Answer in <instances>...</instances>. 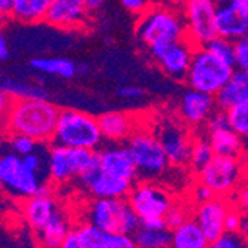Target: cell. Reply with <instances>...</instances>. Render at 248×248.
Here are the masks:
<instances>
[{
    "label": "cell",
    "instance_id": "33",
    "mask_svg": "<svg viewBox=\"0 0 248 248\" xmlns=\"http://www.w3.org/2000/svg\"><path fill=\"white\" fill-rule=\"evenodd\" d=\"M205 48L214 54L217 58L223 60L224 62H228L231 65L235 67V42L229 40V39H224L220 36H216L213 40H210Z\"/></svg>",
    "mask_w": 248,
    "mask_h": 248
},
{
    "label": "cell",
    "instance_id": "36",
    "mask_svg": "<svg viewBox=\"0 0 248 248\" xmlns=\"http://www.w3.org/2000/svg\"><path fill=\"white\" fill-rule=\"evenodd\" d=\"M9 146L12 147V152H15L19 156H26L31 152H34L39 146V143L27 137V135L22 134H12L9 139Z\"/></svg>",
    "mask_w": 248,
    "mask_h": 248
},
{
    "label": "cell",
    "instance_id": "56",
    "mask_svg": "<svg viewBox=\"0 0 248 248\" xmlns=\"http://www.w3.org/2000/svg\"><path fill=\"white\" fill-rule=\"evenodd\" d=\"M3 192H5V186H3V182H2V178H0V196L3 195Z\"/></svg>",
    "mask_w": 248,
    "mask_h": 248
},
{
    "label": "cell",
    "instance_id": "38",
    "mask_svg": "<svg viewBox=\"0 0 248 248\" xmlns=\"http://www.w3.org/2000/svg\"><path fill=\"white\" fill-rule=\"evenodd\" d=\"M214 196H216L214 192L201 182H196V185L190 189V199L193 202V205L204 204V202L213 199Z\"/></svg>",
    "mask_w": 248,
    "mask_h": 248
},
{
    "label": "cell",
    "instance_id": "40",
    "mask_svg": "<svg viewBox=\"0 0 248 248\" xmlns=\"http://www.w3.org/2000/svg\"><path fill=\"white\" fill-rule=\"evenodd\" d=\"M116 94L122 100L134 101V100H140L141 97H144V89L135 85H125V86L118 88Z\"/></svg>",
    "mask_w": 248,
    "mask_h": 248
},
{
    "label": "cell",
    "instance_id": "14",
    "mask_svg": "<svg viewBox=\"0 0 248 248\" xmlns=\"http://www.w3.org/2000/svg\"><path fill=\"white\" fill-rule=\"evenodd\" d=\"M232 208V202H229L224 196H214L204 204L193 205L192 214L201 229L204 231L208 241L213 242L223 233H226L224 220H226V216Z\"/></svg>",
    "mask_w": 248,
    "mask_h": 248
},
{
    "label": "cell",
    "instance_id": "30",
    "mask_svg": "<svg viewBox=\"0 0 248 248\" xmlns=\"http://www.w3.org/2000/svg\"><path fill=\"white\" fill-rule=\"evenodd\" d=\"M137 248H170L171 247V231H152L139 228L132 235Z\"/></svg>",
    "mask_w": 248,
    "mask_h": 248
},
{
    "label": "cell",
    "instance_id": "17",
    "mask_svg": "<svg viewBox=\"0 0 248 248\" xmlns=\"http://www.w3.org/2000/svg\"><path fill=\"white\" fill-rule=\"evenodd\" d=\"M97 162L100 168L119 178H126L134 182L139 177V170L128 146L108 144L97 150Z\"/></svg>",
    "mask_w": 248,
    "mask_h": 248
},
{
    "label": "cell",
    "instance_id": "57",
    "mask_svg": "<svg viewBox=\"0 0 248 248\" xmlns=\"http://www.w3.org/2000/svg\"><path fill=\"white\" fill-rule=\"evenodd\" d=\"M245 40L248 42V31H247V36H245Z\"/></svg>",
    "mask_w": 248,
    "mask_h": 248
},
{
    "label": "cell",
    "instance_id": "28",
    "mask_svg": "<svg viewBox=\"0 0 248 248\" xmlns=\"http://www.w3.org/2000/svg\"><path fill=\"white\" fill-rule=\"evenodd\" d=\"M210 241L195 218H189L180 228L171 231L170 248H208Z\"/></svg>",
    "mask_w": 248,
    "mask_h": 248
},
{
    "label": "cell",
    "instance_id": "8",
    "mask_svg": "<svg viewBox=\"0 0 248 248\" xmlns=\"http://www.w3.org/2000/svg\"><path fill=\"white\" fill-rule=\"evenodd\" d=\"M198 182L208 186L216 196L233 193L244 180V167L239 157L214 156L213 161L198 174Z\"/></svg>",
    "mask_w": 248,
    "mask_h": 248
},
{
    "label": "cell",
    "instance_id": "32",
    "mask_svg": "<svg viewBox=\"0 0 248 248\" xmlns=\"http://www.w3.org/2000/svg\"><path fill=\"white\" fill-rule=\"evenodd\" d=\"M229 126L244 141H248V101L236 104L226 110Z\"/></svg>",
    "mask_w": 248,
    "mask_h": 248
},
{
    "label": "cell",
    "instance_id": "52",
    "mask_svg": "<svg viewBox=\"0 0 248 248\" xmlns=\"http://www.w3.org/2000/svg\"><path fill=\"white\" fill-rule=\"evenodd\" d=\"M235 3L248 15V0H235Z\"/></svg>",
    "mask_w": 248,
    "mask_h": 248
},
{
    "label": "cell",
    "instance_id": "5",
    "mask_svg": "<svg viewBox=\"0 0 248 248\" xmlns=\"http://www.w3.org/2000/svg\"><path fill=\"white\" fill-rule=\"evenodd\" d=\"M88 223L110 232L134 235L140 228V217L135 214L126 198L122 199H95L86 211Z\"/></svg>",
    "mask_w": 248,
    "mask_h": 248
},
{
    "label": "cell",
    "instance_id": "24",
    "mask_svg": "<svg viewBox=\"0 0 248 248\" xmlns=\"http://www.w3.org/2000/svg\"><path fill=\"white\" fill-rule=\"evenodd\" d=\"M218 108L229 110L231 107L248 101V72L236 70L216 95Z\"/></svg>",
    "mask_w": 248,
    "mask_h": 248
},
{
    "label": "cell",
    "instance_id": "18",
    "mask_svg": "<svg viewBox=\"0 0 248 248\" xmlns=\"http://www.w3.org/2000/svg\"><path fill=\"white\" fill-rule=\"evenodd\" d=\"M89 12L83 0H52L46 24L61 30H75L86 24Z\"/></svg>",
    "mask_w": 248,
    "mask_h": 248
},
{
    "label": "cell",
    "instance_id": "26",
    "mask_svg": "<svg viewBox=\"0 0 248 248\" xmlns=\"http://www.w3.org/2000/svg\"><path fill=\"white\" fill-rule=\"evenodd\" d=\"M70 231L72 228L69 218L58 210L43 228L36 231L37 244L40 248H60L61 242Z\"/></svg>",
    "mask_w": 248,
    "mask_h": 248
},
{
    "label": "cell",
    "instance_id": "3",
    "mask_svg": "<svg viewBox=\"0 0 248 248\" xmlns=\"http://www.w3.org/2000/svg\"><path fill=\"white\" fill-rule=\"evenodd\" d=\"M104 137L100 129L98 118L76 108H62L54 132V144L97 150Z\"/></svg>",
    "mask_w": 248,
    "mask_h": 248
},
{
    "label": "cell",
    "instance_id": "55",
    "mask_svg": "<svg viewBox=\"0 0 248 248\" xmlns=\"http://www.w3.org/2000/svg\"><path fill=\"white\" fill-rule=\"evenodd\" d=\"M88 73V65L86 64H78V75H85Z\"/></svg>",
    "mask_w": 248,
    "mask_h": 248
},
{
    "label": "cell",
    "instance_id": "2",
    "mask_svg": "<svg viewBox=\"0 0 248 248\" xmlns=\"http://www.w3.org/2000/svg\"><path fill=\"white\" fill-rule=\"evenodd\" d=\"M135 34L147 48L183 40L187 36L183 12L164 3L153 5L139 16Z\"/></svg>",
    "mask_w": 248,
    "mask_h": 248
},
{
    "label": "cell",
    "instance_id": "45",
    "mask_svg": "<svg viewBox=\"0 0 248 248\" xmlns=\"http://www.w3.org/2000/svg\"><path fill=\"white\" fill-rule=\"evenodd\" d=\"M21 157H22V162H24V165L30 171H33V172H39L40 171V168H42V157H40V155L36 150L29 153V155H26V156H21Z\"/></svg>",
    "mask_w": 248,
    "mask_h": 248
},
{
    "label": "cell",
    "instance_id": "46",
    "mask_svg": "<svg viewBox=\"0 0 248 248\" xmlns=\"http://www.w3.org/2000/svg\"><path fill=\"white\" fill-rule=\"evenodd\" d=\"M12 103H14V98L5 91L2 86H0V119H5Z\"/></svg>",
    "mask_w": 248,
    "mask_h": 248
},
{
    "label": "cell",
    "instance_id": "10",
    "mask_svg": "<svg viewBox=\"0 0 248 248\" xmlns=\"http://www.w3.org/2000/svg\"><path fill=\"white\" fill-rule=\"evenodd\" d=\"M193 45L187 40H177L171 43L156 45L149 48L150 58L159 69L175 80H185L195 52Z\"/></svg>",
    "mask_w": 248,
    "mask_h": 248
},
{
    "label": "cell",
    "instance_id": "29",
    "mask_svg": "<svg viewBox=\"0 0 248 248\" xmlns=\"http://www.w3.org/2000/svg\"><path fill=\"white\" fill-rule=\"evenodd\" d=\"M0 86L14 98V100H48L49 93L46 88H43L39 83L27 82L16 78H2L0 79Z\"/></svg>",
    "mask_w": 248,
    "mask_h": 248
},
{
    "label": "cell",
    "instance_id": "44",
    "mask_svg": "<svg viewBox=\"0 0 248 248\" xmlns=\"http://www.w3.org/2000/svg\"><path fill=\"white\" fill-rule=\"evenodd\" d=\"M140 228L152 229V231L167 229L164 217H143V218H140Z\"/></svg>",
    "mask_w": 248,
    "mask_h": 248
},
{
    "label": "cell",
    "instance_id": "19",
    "mask_svg": "<svg viewBox=\"0 0 248 248\" xmlns=\"http://www.w3.org/2000/svg\"><path fill=\"white\" fill-rule=\"evenodd\" d=\"M103 137L111 143L128 141L137 131L139 122L125 111H107L98 118Z\"/></svg>",
    "mask_w": 248,
    "mask_h": 248
},
{
    "label": "cell",
    "instance_id": "1",
    "mask_svg": "<svg viewBox=\"0 0 248 248\" xmlns=\"http://www.w3.org/2000/svg\"><path fill=\"white\" fill-rule=\"evenodd\" d=\"M60 108L49 100H14L3 119L5 129L12 134H22L37 143L52 141Z\"/></svg>",
    "mask_w": 248,
    "mask_h": 248
},
{
    "label": "cell",
    "instance_id": "53",
    "mask_svg": "<svg viewBox=\"0 0 248 248\" xmlns=\"http://www.w3.org/2000/svg\"><path fill=\"white\" fill-rule=\"evenodd\" d=\"M242 167H244V178L248 180V153H245V157L242 159Z\"/></svg>",
    "mask_w": 248,
    "mask_h": 248
},
{
    "label": "cell",
    "instance_id": "34",
    "mask_svg": "<svg viewBox=\"0 0 248 248\" xmlns=\"http://www.w3.org/2000/svg\"><path fill=\"white\" fill-rule=\"evenodd\" d=\"M190 216H192L190 208L185 202H174L170 207V210L167 211V214L164 216L165 226L168 231H174L182 226V224H185L189 218H192Z\"/></svg>",
    "mask_w": 248,
    "mask_h": 248
},
{
    "label": "cell",
    "instance_id": "51",
    "mask_svg": "<svg viewBox=\"0 0 248 248\" xmlns=\"http://www.w3.org/2000/svg\"><path fill=\"white\" fill-rule=\"evenodd\" d=\"M239 233L248 238V214H242L241 218V226H239Z\"/></svg>",
    "mask_w": 248,
    "mask_h": 248
},
{
    "label": "cell",
    "instance_id": "22",
    "mask_svg": "<svg viewBox=\"0 0 248 248\" xmlns=\"http://www.w3.org/2000/svg\"><path fill=\"white\" fill-rule=\"evenodd\" d=\"M48 174L52 183L61 185L78 177L72 147L54 144L48 152Z\"/></svg>",
    "mask_w": 248,
    "mask_h": 248
},
{
    "label": "cell",
    "instance_id": "42",
    "mask_svg": "<svg viewBox=\"0 0 248 248\" xmlns=\"http://www.w3.org/2000/svg\"><path fill=\"white\" fill-rule=\"evenodd\" d=\"M241 218H242V213L233 207L226 216V220H224V229H226V232H239Z\"/></svg>",
    "mask_w": 248,
    "mask_h": 248
},
{
    "label": "cell",
    "instance_id": "9",
    "mask_svg": "<svg viewBox=\"0 0 248 248\" xmlns=\"http://www.w3.org/2000/svg\"><path fill=\"white\" fill-rule=\"evenodd\" d=\"M217 0H189L183 8L187 36L186 39L193 46H205L217 36L216 31Z\"/></svg>",
    "mask_w": 248,
    "mask_h": 248
},
{
    "label": "cell",
    "instance_id": "21",
    "mask_svg": "<svg viewBox=\"0 0 248 248\" xmlns=\"http://www.w3.org/2000/svg\"><path fill=\"white\" fill-rule=\"evenodd\" d=\"M57 211L58 205L52 193L31 196L24 199V204H22V216L29 223V226L34 231L43 228Z\"/></svg>",
    "mask_w": 248,
    "mask_h": 248
},
{
    "label": "cell",
    "instance_id": "31",
    "mask_svg": "<svg viewBox=\"0 0 248 248\" xmlns=\"http://www.w3.org/2000/svg\"><path fill=\"white\" fill-rule=\"evenodd\" d=\"M214 152L213 147L208 141L207 137H195L193 143H192V149H190V159H189V167L190 170L198 174L201 170H204L214 157Z\"/></svg>",
    "mask_w": 248,
    "mask_h": 248
},
{
    "label": "cell",
    "instance_id": "35",
    "mask_svg": "<svg viewBox=\"0 0 248 248\" xmlns=\"http://www.w3.org/2000/svg\"><path fill=\"white\" fill-rule=\"evenodd\" d=\"M208 248H248V238L239 232H226L210 242Z\"/></svg>",
    "mask_w": 248,
    "mask_h": 248
},
{
    "label": "cell",
    "instance_id": "37",
    "mask_svg": "<svg viewBox=\"0 0 248 248\" xmlns=\"http://www.w3.org/2000/svg\"><path fill=\"white\" fill-rule=\"evenodd\" d=\"M235 69L248 72V42L245 39L235 42Z\"/></svg>",
    "mask_w": 248,
    "mask_h": 248
},
{
    "label": "cell",
    "instance_id": "13",
    "mask_svg": "<svg viewBox=\"0 0 248 248\" xmlns=\"http://www.w3.org/2000/svg\"><path fill=\"white\" fill-rule=\"evenodd\" d=\"M78 180L83 186V189L91 196H94L95 199L128 198V195L134 186V182H131V180L113 177V175L104 172L100 168L98 162H95L94 167H91L82 175H79Z\"/></svg>",
    "mask_w": 248,
    "mask_h": 248
},
{
    "label": "cell",
    "instance_id": "6",
    "mask_svg": "<svg viewBox=\"0 0 248 248\" xmlns=\"http://www.w3.org/2000/svg\"><path fill=\"white\" fill-rule=\"evenodd\" d=\"M126 146L129 147L135 165H137L139 177L143 180L150 182L167 171L170 161L155 131L139 126L129 137Z\"/></svg>",
    "mask_w": 248,
    "mask_h": 248
},
{
    "label": "cell",
    "instance_id": "41",
    "mask_svg": "<svg viewBox=\"0 0 248 248\" xmlns=\"http://www.w3.org/2000/svg\"><path fill=\"white\" fill-rule=\"evenodd\" d=\"M121 3L126 11H129L131 14L139 15V16L152 6L150 0H121Z\"/></svg>",
    "mask_w": 248,
    "mask_h": 248
},
{
    "label": "cell",
    "instance_id": "43",
    "mask_svg": "<svg viewBox=\"0 0 248 248\" xmlns=\"http://www.w3.org/2000/svg\"><path fill=\"white\" fill-rule=\"evenodd\" d=\"M60 248H85L83 245V241L79 235V231L78 229H72L67 236L64 238V241L61 242Z\"/></svg>",
    "mask_w": 248,
    "mask_h": 248
},
{
    "label": "cell",
    "instance_id": "16",
    "mask_svg": "<svg viewBox=\"0 0 248 248\" xmlns=\"http://www.w3.org/2000/svg\"><path fill=\"white\" fill-rule=\"evenodd\" d=\"M216 31L217 36L232 42L245 39L248 31V15L235 3V0H217Z\"/></svg>",
    "mask_w": 248,
    "mask_h": 248
},
{
    "label": "cell",
    "instance_id": "15",
    "mask_svg": "<svg viewBox=\"0 0 248 248\" xmlns=\"http://www.w3.org/2000/svg\"><path fill=\"white\" fill-rule=\"evenodd\" d=\"M218 108L216 97L189 88L178 103V116L186 126H205Z\"/></svg>",
    "mask_w": 248,
    "mask_h": 248
},
{
    "label": "cell",
    "instance_id": "48",
    "mask_svg": "<svg viewBox=\"0 0 248 248\" xmlns=\"http://www.w3.org/2000/svg\"><path fill=\"white\" fill-rule=\"evenodd\" d=\"M83 3H85V6H86L89 14H94V12H97L103 6L104 0H83Z\"/></svg>",
    "mask_w": 248,
    "mask_h": 248
},
{
    "label": "cell",
    "instance_id": "12",
    "mask_svg": "<svg viewBox=\"0 0 248 248\" xmlns=\"http://www.w3.org/2000/svg\"><path fill=\"white\" fill-rule=\"evenodd\" d=\"M126 199L140 218L164 217L174 204V199L168 190L149 180H143L132 186Z\"/></svg>",
    "mask_w": 248,
    "mask_h": 248
},
{
    "label": "cell",
    "instance_id": "27",
    "mask_svg": "<svg viewBox=\"0 0 248 248\" xmlns=\"http://www.w3.org/2000/svg\"><path fill=\"white\" fill-rule=\"evenodd\" d=\"M30 67L40 75L72 79L78 75V64L64 57H39L30 60Z\"/></svg>",
    "mask_w": 248,
    "mask_h": 248
},
{
    "label": "cell",
    "instance_id": "50",
    "mask_svg": "<svg viewBox=\"0 0 248 248\" xmlns=\"http://www.w3.org/2000/svg\"><path fill=\"white\" fill-rule=\"evenodd\" d=\"M189 3V0H164V5L171 6L174 9H183Z\"/></svg>",
    "mask_w": 248,
    "mask_h": 248
},
{
    "label": "cell",
    "instance_id": "25",
    "mask_svg": "<svg viewBox=\"0 0 248 248\" xmlns=\"http://www.w3.org/2000/svg\"><path fill=\"white\" fill-rule=\"evenodd\" d=\"M52 0H14L9 19L19 24H40L46 21Z\"/></svg>",
    "mask_w": 248,
    "mask_h": 248
},
{
    "label": "cell",
    "instance_id": "49",
    "mask_svg": "<svg viewBox=\"0 0 248 248\" xmlns=\"http://www.w3.org/2000/svg\"><path fill=\"white\" fill-rule=\"evenodd\" d=\"M12 5H14V0H0V14L9 16L12 11Z\"/></svg>",
    "mask_w": 248,
    "mask_h": 248
},
{
    "label": "cell",
    "instance_id": "4",
    "mask_svg": "<svg viewBox=\"0 0 248 248\" xmlns=\"http://www.w3.org/2000/svg\"><path fill=\"white\" fill-rule=\"evenodd\" d=\"M235 67L211 54L205 46L195 48L185 82L189 88L210 95H217L228 83Z\"/></svg>",
    "mask_w": 248,
    "mask_h": 248
},
{
    "label": "cell",
    "instance_id": "20",
    "mask_svg": "<svg viewBox=\"0 0 248 248\" xmlns=\"http://www.w3.org/2000/svg\"><path fill=\"white\" fill-rule=\"evenodd\" d=\"M78 231L85 248H137L132 235L104 232L91 223L80 224Z\"/></svg>",
    "mask_w": 248,
    "mask_h": 248
},
{
    "label": "cell",
    "instance_id": "23",
    "mask_svg": "<svg viewBox=\"0 0 248 248\" xmlns=\"http://www.w3.org/2000/svg\"><path fill=\"white\" fill-rule=\"evenodd\" d=\"M205 137L208 139L216 156L239 157V159H242V156L245 153L244 140L231 126L207 131Z\"/></svg>",
    "mask_w": 248,
    "mask_h": 248
},
{
    "label": "cell",
    "instance_id": "54",
    "mask_svg": "<svg viewBox=\"0 0 248 248\" xmlns=\"http://www.w3.org/2000/svg\"><path fill=\"white\" fill-rule=\"evenodd\" d=\"M9 21V16H6V15H3V14H0V33H2V30L5 29V26H6V22Z\"/></svg>",
    "mask_w": 248,
    "mask_h": 248
},
{
    "label": "cell",
    "instance_id": "7",
    "mask_svg": "<svg viewBox=\"0 0 248 248\" xmlns=\"http://www.w3.org/2000/svg\"><path fill=\"white\" fill-rule=\"evenodd\" d=\"M0 178L5 192L18 199L36 196L43 185L37 172L30 171L22 162V157L15 152L0 153Z\"/></svg>",
    "mask_w": 248,
    "mask_h": 248
},
{
    "label": "cell",
    "instance_id": "11",
    "mask_svg": "<svg viewBox=\"0 0 248 248\" xmlns=\"http://www.w3.org/2000/svg\"><path fill=\"white\" fill-rule=\"evenodd\" d=\"M155 134L159 139L170 165L174 167H186L190 159V149L193 139L187 128L182 121L174 119H161L155 128Z\"/></svg>",
    "mask_w": 248,
    "mask_h": 248
},
{
    "label": "cell",
    "instance_id": "39",
    "mask_svg": "<svg viewBox=\"0 0 248 248\" xmlns=\"http://www.w3.org/2000/svg\"><path fill=\"white\" fill-rule=\"evenodd\" d=\"M233 199L235 202H232V205L242 214H248V180L233 192Z\"/></svg>",
    "mask_w": 248,
    "mask_h": 248
},
{
    "label": "cell",
    "instance_id": "47",
    "mask_svg": "<svg viewBox=\"0 0 248 248\" xmlns=\"http://www.w3.org/2000/svg\"><path fill=\"white\" fill-rule=\"evenodd\" d=\"M9 55H11V49H9L8 39L5 37L3 33H0V62L8 61Z\"/></svg>",
    "mask_w": 248,
    "mask_h": 248
}]
</instances>
